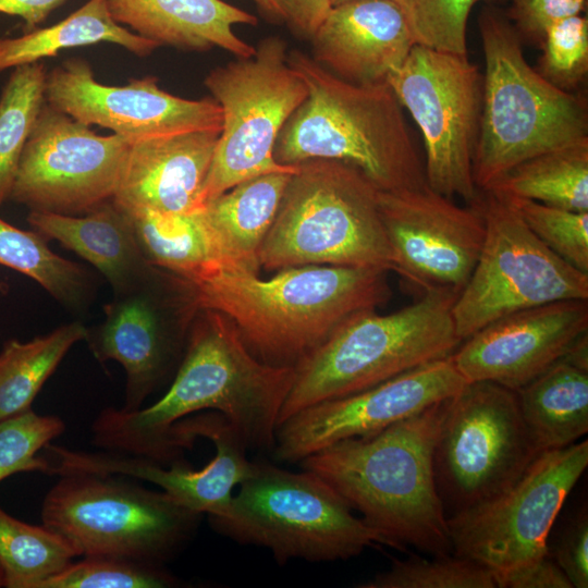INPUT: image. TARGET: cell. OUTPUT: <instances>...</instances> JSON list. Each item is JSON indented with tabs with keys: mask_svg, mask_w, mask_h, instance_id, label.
Instances as JSON below:
<instances>
[{
	"mask_svg": "<svg viewBox=\"0 0 588 588\" xmlns=\"http://www.w3.org/2000/svg\"><path fill=\"white\" fill-rule=\"evenodd\" d=\"M294 367L256 358L221 313L197 308L182 359L167 392L135 411L107 407L91 424L93 443L105 451L169 465L182 458L172 428L201 411L221 414L247 449L272 450Z\"/></svg>",
	"mask_w": 588,
	"mask_h": 588,
	"instance_id": "6da1fadb",
	"label": "cell"
},
{
	"mask_svg": "<svg viewBox=\"0 0 588 588\" xmlns=\"http://www.w3.org/2000/svg\"><path fill=\"white\" fill-rule=\"evenodd\" d=\"M387 272L307 265L281 269L264 280L219 269L184 283L194 306L225 316L256 358L295 367L351 318L390 298Z\"/></svg>",
	"mask_w": 588,
	"mask_h": 588,
	"instance_id": "7a4b0ae2",
	"label": "cell"
},
{
	"mask_svg": "<svg viewBox=\"0 0 588 588\" xmlns=\"http://www.w3.org/2000/svg\"><path fill=\"white\" fill-rule=\"evenodd\" d=\"M450 399L381 431L335 442L297 464L360 513L384 546L401 551L411 546L433 556L452 554L433 471L434 446Z\"/></svg>",
	"mask_w": 588,
	"mask_h": 588,
	"instance_id": "3957f363",
	"label": "cell"
},
{
	"mask_svg": "<svg viewBox=\"0 0 588 588\" xmlns=\"http://www.w3.org/2000/svg\"><path fill=\"white\" fill-rule=\"evenodd\" d=\"M287 62L304 79L308 95L277 138L273 157L278 163L341 161L382 192L427 184L402 106L387 82L350 83L299 50H291Z\"/></svg>",
	"mask_w": 588,
	"mask_h": 588,
	"instance_id": "277c9868",
	"label": "cell"
},
{
	"mask_svg": "<svg viewBox=\"0 0 588 588\" xmlns=\"http://www.w3.org/2000/svg\"><path fill=\"white\" fill-rule=\"evenodd\" d=\"M478 26L485 74L473 177L482 192L522 161L588 138V114L581 98L528 64L505 14L486 7Z\"/></svg>",
	"mask_w": 588,
	"mask_h": 588,
	"instance_id": "5b68a950",
	"label": "cell"
},
{
	"mask_svg": "<svg viewBox=\"0 0 588 588\" xmlns=\"http://www.w3.org/2000/svg\"><path fill=\"white\" fill-rule=\"evenodd\" d=\"M258 260L269 271L307 265L393 271L379 189L341 161L310 159L296 164Z\"/></svg>",
	"mask_w": 588,
	"mask_h": 588,
	"instance_id": "8992f818",
	"label": "cell"
},
{
	"mask_svg": "<svg viewBox=\"0 0 588 588\" xmlns=\"http://www.w3.org/2000/svg\"><path fill=\"white\" fill-rule=\"evenodd\" d=\"M457 295L426 292L388 315L360 313L297 364L278 426L322 401L343 397L449 357L461 344L452 316Z\"/></svg>",
	"mask_w": 588,
	"mask_h": 588,
	"instance_id": "52a82bcc",
	"label": "cell"
},
{
	"mask_svg": "<svg viewBox=\"0 0 588 588\" xmlns=\"http://www.w3.org/2000/svg\"><path fill=\"white\" fill-rule=\"evenodd\" d=\"M322 478L255 463L228 513L209 517L212 527L242 543L267 548L279 564L290 560L332 562L359 555L383 539L354 515Z\"/></svg>",
	"mask_w": 588,
	"mask_h": 588,
	"instance_id": "ba28073f",
	"label": "cell"
},
{
	"mask_svg": "<svg viewBox=\"0 0 588 588\" xmlns=\"http://www.w3.org/2000/svg\"><path fill=\"white\" fill-rule=\"evenodd\" d=\"M48 491L41 520L82 556L164 564L195 534L201 514L123 476L68 473Z\"/></svg>",
	"mask_w": 588,
	"mask_h": 588,
	"instance_id": "9c48e42d",
	"label": "cell"
},
{
	"mask_svg": "<svg viewBox=\"0 0 588 588\" xmlns=\"http://www.w3.org/2000/svg\"><path fill=\"white\" fill-rule=\"evenodd\" d=\"M204 85L221 108L222 125L201 192L203 207L248 179L296 171V166L278 163L273 150L308 88L290 66L281 37H266L252 57L212 69Z\"/></svg>",
	"mask_w": 588,
	"mask_h": 588,
	"instance_id": "30bf717a",
	"label": "cell"
},
{
	"mask_svg": "<svg viewBox=\"0 0 588 588\" xmlns=\"http://www.w3.org/2000/svg\"><path fill=\"white\" fill-rule=\"evenodd\" d=\"M538 454L516 391L490 381L466 382L449 401L433 452L445 511L453 514L500 494Z\"/></svg>",
	"mask_w": 588,
	"mask_h": 588,
	"instance_id": "8fae6325",
	"label": "cell"
},
{
	"mask_svg": "<svg viewBox=\"0 0 588 588\" xmlns=\"http://www.w3.org/2000/svg\"><path fill=\"white\" fill-rule=\"evenodd\" d=\"M475 204L485 220V240L452 316L464 341L509 314L567 299H588V273L548 248L506 199L482 192Z\"/></svg>",
	"mask_w": 588,
	"mask_h": 588,
	"instance_id": "7c38bea8",
	"label": "cell"
},
{
	"mask_svg": "<svg viewBox=\"0 0 588 588\" xmlns=\"http://www.w3.org/2000/svg\"><path fill=\"white\" fill-rule=\"evenodd\" d=\"M588 466V442L539 453L506 490L448 516L452 551L500 579L548 554L552 526Z\"/></svg>",
	"mask_w": 588,
	"mask_h": 588,
	"instance_id": "4fadbf2b",
	"label": "cell"
},
{
	"mask_svg": "<svg viewBox=\"0 0 588 588\" xmlns=\"http://www.w3.org/2000/svg\"><path fill=\"white\" fill-rule=\"evenodd\" d=\"M387 83L421 131L427 185L471 205L478 197L473 158L482 96L477 66L467 56L415 45Z\"/></svg>",
	"mask_w": 588,
	"mask_h": 588,
	"instance_id": "5bb4252c",
	"label": "cell"
},
{
	"mask_svg": "<svg viewBox=\"0 0 588 588\" xmlns=\"http://www.w3.org/2000/svg\"><path fill=\"white\" fill-rule=\"evenodd\" d=\"M131 140L98 135L45 101L10 199L30 211L82 216L112 200Z\"/></svg>",
	"mask_w": 588,
	"mask_h": 588,
	"instance_id": "9a60e30c",
	"label": "cell"
},
{
	"mask_svg": "<svg viewBox=\"0 0 588 588\" xmlns=\"http://www.w3.org/2000/svg\"><path fill=\"white\" fill-rule=\"evenodd\" d=\"M380 213L394 270L426 292L458 295L468 282L485 240L479 208L461 207L427 184L399 192L379 191Z\"/></svg>",
	"mask_w": 588,
	"mask_h": 588,
	"instance_id": "2e32d148",
	"label": "cell"
},
{
	"mask_svg": "<svg viewBox=\"0 0 588 588\" xmlns=\"http://www.w3.org/2000/svg\"><path fill=\"white\" fill-rule=\"evenodd\" d=\"M465 383L449 356L366 390L319 402L278 426L273 457L297 464L335 442L371 434L414 416L454 396Z\"/></svg>",
	"mask_w": 588,
	"mask_h": 588,
	"instance_id": "e0dca14e",
	"label": "cell"
},
{
	"mask_svg": "<svg viewBox=\"0 0 588 588\" xmlns=\"http://www.w3.org/2000/svg\"><path fill=\"white\" fill-rule=\"evenodd\" d=\"M45 100L86 125L137 139L196 130H221L222 112L210 96L186 99L158 86L157 78L131 79L123 86L105 85L91 65L72 58L47 72Z\"/></svg>",
	"mask_w": 588,
	"mask_h": 588,
	"instance_id": "ac0fdd59",
	"label": "cell"
},
{
	"mask_svg": "<svg viewBox=\"0 0 588 588\" xmlns=\"http://www.w3.org/2000/svg\"><path fill=\"white\" fill-rule=\"evenodd\" d=\"M588 331V299H567L503 316L461 342L450 355L466 382L517 391L563 358Z\"/></svg>",
	"mask_w": 588,
	"mask_h": 588,
	"instance_id": "d6986e66",
	"label": "cell"
},
{
	"mask_svg": "<svg viewBox=\"0 0 588 588\" xmlns=\"http://www.w3.org/2000/svg\"><path fill=\"white\" fill-rule=\"evenodd\" d=\"M197 438L209 439L213 458L201 469L183 460L169 465L145 457L110 451L89 452L85 468L95 474L140 479L162 489L181 505L209 517L224 516L233 499V488L248 479L255 463L246 456L247 446L230 422L219 413L192 415L174 425L173 442L183 451Z\"/></svg>",
	"mask_w": 588,
	"mask_h": 588,
	"instance_id": "ffe728a7",
	"label": "cell"
},
{
	"mask_svg": "<svg viewBox=\"0 0 588 588\" xmlns=\"http://www.w3.org/2000/svg\"><path fill=\"white\" fill-rule=\"evenodd\" d=\"M155 266L134 286L114 293L105 305V320L85 341L98 362L114 360L125 372L122 408L135 411L161 383L183 355L191 322H168L164 299L158 295Z\"/></svg>",
	"mask_w": 588,
	"mask_h": 588,
	"instance_id": "44dd1931",
	"label": "cell"
},
{
	"mask_svg": "<svg viewBox=\"0 0 588 588\" xmlns=\"http://www.w3.org/2000/svg\"><path fill=\"white\" fill-rule=\"evenodd\" d=\"M221 130H196L131 143L112 198L128 216L203 208L201 192Z\"/></svg>",
	"mask_w": 588,
	"mask_h": 588,
	"instance_id": "7402d4cb",
	"label": "cell"
},
{
	"mask_svg": "<svg viewBox=\"0 0 588 588\" xmlns=\"http://www.w3.org/2000/svg\"><path fill=\"white\" fill-rule=\"evenodd\" d=\"M310 41L317 63L358 85L387 82L416 45L405 10L391 0L331 7Z\"/></svg>",
	"mask_w": 588,
	"mask_h": 588,
	"instance_id": "603a6c76",
	"label": "cell"
},
{
	"mask_svg": "<svg viewBox=\"0 0 588 588\" xmlns=\"http://www.w3.org/2000/svg\"><path fill=\"white\" fill-rule=\"evenodd\" d=\"M107 7L118 24L160 46L187 51L218 47L235 58L255 53L234 26H254L258 19L223 0H107Z\"/></svg>",
	"mask_w": 588,
	"mask_h": 588,
	"instance_id": "cb8c5ba5",
	"label": "cell"
},
{
	"mask_svg": "<svg viewBox=\"0 0 588 588\" xmlns=\"http://www.w3.org/2000/svg\"><path fill=\"white\" fill-rule=\"evenodd\" d=\"M27 222L47 241L56 240L91 264L114 293L134 286L152 268L140 250L130 217L112 200L82 216L29 211Z\"/></svg>",
	"mask_w": 588,
	"mask_h": 588,
	"instance_id": "d4e9b609",
	"label": "cell"
},
{
	"mask_svg": "<svg viewBox=\"0 0 588 588\" xmlns=\"http://www.w3.org/2000/svg\"><path fill=\"white\" fill-rule=\"evenodd\" d=\"M293 173L243 181L201 208L220 269L258 274V253Z\"/></svg>",
	"mask_w": 588,
	"mask_h": 588,
	"instance_id": "484cf974",
	"label": "cell"
},
{
	"mask_svg": "<svg viewBox=\"0 0 588 588\" xmlns=\"http://www.w3.org/2000/svg\"><path fill=\"white\" fill-rule=\"evenodd\" d=\"M538 453L568 446L588 431V370L561 358L516 391Z\"/></svg>",
	"mask_w": 588,
	"mask_h": 588,
	"instance_id": "4316f807",
	"label": "cell"
},
{
	"mask_svg": "<svg viewBox=\"0 0 588 588\" xmlns=\"http://www.w3.org/2000/svg\"><path fill=\"white\" fill-rule=\"evenodd\" d=\"M98 42L119 45L142 58L160 47L118 24L108 10L107 0H89L52 26L28 30L19 37L0 38V73L52 58L61 50Z\"/></svg>",
	"mask_w": 588,
	"mask_h": 588,
	"instance_id": "83f0119b",
	"label": "cell"
},
{
	"mask_svg": "<svg viewBox=\"0 0 588 588\" xmlns=\"http://www.w3.org/2000/svg\"><path fill=\"white\" fill-rule=\"evenodd\" d=\"M482 192L588 211V138L522 161Z\"/></svg>",
	"mask_w": 588,
	"mask_h": 588,
	"instance_id": "f1b7e54d",
	"label": "cell"
},
{
	"mask_svg": "<svg viewBox=\"0 0 588 588\" xmlns=\"http://www.w3.org/2000/svg\"><path fill=\"white\" fill-rule=\"evenodd\" d=\"M128 217L140 250L151 266L185 283L221 268L201 209L180 215L143 212Z\"/></svg>",
	"mask_w": 588,
	"mask_h": 588,
	"instance_id": "f546056e",
	"label": "cell"
},
{
	"mask_svg": "<svg viewBox=\"0 0 588 588\" xmlns=\"http://www.w3.org/2000/svg\"><path fill=\"white\" fill-rule=\"evenodd\" d=\"M88 329L79 321L27 342L8 341L0 352V420L32 409L36 395Z\"/></svg>",
	"mask_w": 588,
	"mask_h": 588,
	"instance_id": "4dcf8cb0",
	"label": "cell"
},
{
	"mask_svg": "<svg viewBox=\"0 0 588 588\" xmlns=\"http://www.w3.org/2000/svg\"><path fill=\"white\" fill-rule=\"evenodd\" d=\"M47 240L14 226L0 217V265L38 283L70 309H82L91 299L94 283L78 264L56 254Z\"/></svg>",
	"mask_w": 588,
	"mask_h": 588,
	"instance_id": "1f68e13d",
	"label": "cell"
},
{
	"mask_svg": "<svg viewBox=\"0 0 588 588\" xmlns=\"http://www.w3.org/2000/svg\"><path fill=\"white\" fill-rule=\"evenodd\" d=\"M81 552L46 526L16 519L0 507V568L3 587L40 588Z\"/></svg>",
	"mask_w": 588,
	"mask_h": 588,
	"instance_id": "d6a6232c",
	"label": "cell"
},
{
	"mask_svg": "<svg viewBox=\"0 0 588 588\" xmlns=\"http://www.w3.org/2000/svg\"><path fill=\"white\" fill-rule=\"evenodd\" d=\"M47 71L35 62L13 69L0 96V206L10 199L20 159L45 103Z\"/></svg>",
	"mask_w": 588,
	"mask_h": 588,
	"instance_id": "836d02e7",
	"label": "cell"
},
{
	"mask_svg": "<svg viewBox=\"0 0 588 588\" xmlns=\"http://www.w3.org/2000/svg\"><path fill=\"white\" fill-rule=\"evenodd\" d=\"M358 588H495V578L481 564L455 555L431 560H393L390 567L357 585Z\"/></svg>",
	"mask_w": 588,
	"mask_h": 588,
	"instance_id": "e575fe53",
	"label": "cell"
},
{
	"mask_svg": "<svg viewBox=\"0 0 588 588\" xmlns=\"http://www.w3.org/2000/svg\"><path fill=\"white\" fill-rule=\"evenodd\" d=\"M180 586L164 564L114 556H83L40 588H171Z\"/></svg>",
	"mask_w": 588,
	"mask_h": 588,
	"instance_id": "d590c367",
	"label": "cell"
},
{
	"mask_svg": "<svg viewBox=\"0 0 588 588\" xmlns=\"http://www.w3.org/2000/svg\"><path fill=\"white\" fill-rule=\"evenodd\" d=\"M503 198L548 248L577 270L588 273V211L568 210L525 198Z\"/></svg>",
	"mask_w": 588,
	"mask_h": 588,
	"instance_id": "8d00e7d4",
	"label": "cell"
},
{
	"mask_svg": "<svg viewBox=\"0 0 588 588\" xmlns=\"http://www.w3.org/2000/svg\"><path fill=\"white\" fill-rule=\"evenodd\" d=\"M64 429L60 417L33 409L0 420V481L24 471L49 474L50 462L37 454Z\"/></svg>",
	"mask_w": 588,
	"mask_h": 588,
	"instance_id": "74e56055",
	"label": "cell"
},
{
	"mask_svg": "<svg viewBox=\"0 0 588 588\" xmlns=\"http://www.w3.org/2000/svg\"><path fill=\"white\" fill-rule=\"evenodd\" d=\"M538 73L555 87L569 91L587 75L588 21L580 14L559 20L544 32Z\"/></svg>",
	"mask_w": 588,
	"mask_h": 588,
	"instance_id": "f35d334b",
	"label": "cell"
},
{
	"mask_svg": "<svg viewBox=\"0 0 588 588\" xmlns=\"http://www.w3.org/2000/svg\"><path fill=\"white\" fill-rule=\"evenodd\" d=\"M481 0H408L406 15L416 45L467 56L466 29Z\"/></svg>",
	"mask_w": 588,
	"mask_h": 588,
	"instance_id": "ab89813d",
	"label": "cell"
},
{
	"mask_svg": "<svg viewBox=\"0 0 588 588\" xmlns=\"http://www.w3.org/2000/svg\"><path fill=\"white\" fill-rule=\"evenodd\" d=\"M548 553L565 573L573 588L588 587L587 506H583L567 523Z\"/></svg>",
	"mask_w": 588,
	"mask_h": 588,
	"instance_id": "60d3db41",
	"label": "cell"
},
{
	"mask_svg": "<svg viewBox=\"0 0 588 588\" xmlns=\"http://www.w3.org/2000/svg\"><path fill=\"white\" fill-rule=\"evenodd\" d=\"M509 19L522 36L541 41L554 22L583 12L586 0H510Z\"/></svg>",
	"mask_w": 588,
	"mask_h": 588,
	"instance_id": "b9f144b4",
	"label": "cell"
},
{
	"mask_svg": "<svg viewBox=\"0 0 588 588\" xmlns=\"http://www.w3.org/2000/svg\"><path fill=\"white\" fill-rule=\"evenodd\" d=\"M499 588H573L572 583L549 553L510 573L498 583Z\"/></svg>",
	"mask_w": 588,
	"mask_h": 588,
	"instance_id": "7bdbcfd3",
	"label": "cell"
},
{
	"mask_svg": "<svg viewBox=\"0 0 588 588\" xmlns=\"http://www.w3.org/2000/svg\"><path fill=\"white\" fill-rule=\"evenodd\" d=\"M285 24L297 36L309 39L331 9L329 0H279Z\"/></svg>",
	"mask_w": 588,
	"mask_h": 588,
	"instance_id": "ee69618b",
	"label": "cell"
},
{
	"mask_svg": "<svg viewBox=\"0 0 588 588\" xmlns=\"http://www.w3.org/2000/svg\"><path fill=\"white\" fill-rule=\"evenodd\" d=\"M66 0H0V13L21 17L26 32L35 29Z\"/></svg>",
	"mask_w": 588,
	"mask_h": 588,
	"instance_id": "f6af8a7d",
	"label": "cell"
},
{
	"mask_svg": "<svg viewBox=\"0 0 588 588\" xmlns=\"http://www.w3.org/2000/svg\"><path fill=\"white\" fill-rule=\"evenodd\" d=\"M259 13L269 22L285 23V14L279 0H252Z\"/></svg>",
	"mask_w": 588,
	"mask_h": 588,
	"instance_id": "bcb514c9",
	"label": "cell"
},
{
	"mask_svg": "<svg viewBox=\"0 0 588 588\" xmlns=\"http://www.w3.org/2000/svg\"><path fill=\"white\" fill-rule=\"evenodd\" d=\"M329 1H330L331 7H333V5L340 4V3L348 1V0H329ZM391 1H393V2L397 3L399 5H401L406 12V5H407L408 0H391Z\"/></svg>",
	"mask_w": 588,
	"mask_h": 588,
	"instance_id": "7dc6e473",
	"label": "cell"
},
{
	"mask_svg": "<svg viewBox=\"0 0 588 588\" xmlns=\"http://www.w3.org/2000/svg\"><path fill=\"white\" fill-rule=\"evenodd\" d=\"M7 291V284L3 282H0V295L4 294Z\"/></svg>",
	"mask_w": 588,
	"mask_h": 588,
	"instance_id": "c3c4849f",
	"label": "cell"
},
{
	"mask_svg": "<svg viewBox=\"0 0 588 588\" xmlns=\"http://www.w3.org/2000/svg\"><path fill=\"white\" fill-rule=\"evenodd\" d=\"M3 586V583H2V572H1V568H0V587Z\"/></svg>",
	"mask_w": 588,
	"mask_h": 588,
	"instance_id": "681fc988",
	"label": "cell"
}]
</instances>
